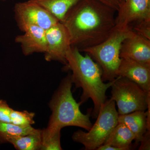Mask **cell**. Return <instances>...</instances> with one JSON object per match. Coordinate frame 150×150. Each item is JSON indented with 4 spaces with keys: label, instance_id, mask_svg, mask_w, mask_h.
Wrapping results in <instances>:
<instances>
[{
    "label": "cell",
    "instance_id": "cell-11",
    "mask_svg": "<svg viewBox=\"0 0 150 150\" xmlns=\"http://www.w3.org/2000/svg\"><path fill=\"white\" fill-rule=\"evenodd\" d=\"M116 75L129 79L150 92V67L130 59H121Z\"/></svg>",
    "mask_w": 150,
    "mask_h": 150
},
{
    "label": "cell",
    "instance_id": "cell-14",
    "mask_svg": "<svg viewBox=\"0 0 150 150\" xmlns=\"http://www.w3.org/2000/svg\"><path fill=\"white\" fill-rule=\"evenodd\" d=\"M134 140L135 137L131 130L123 123H118L103 144L120 148L122 150H128L131 148Z\"/></svg>",
    "mask_w": 150,
    "mask_h": 150
},
{
    "label": "cell",
    "instance_id": "cell-17",
    "mask_svg": "<svg viewBox=\"0 0 150 150\" xmlns=\"http://www.w3.org/2000/svg\"><path fill=\"white\" fill-rule=\"evenodd\" d=\"M36 129L32 126L21 127L11 123L0 122V144L8 143L11 139L30 134Z\"/></svg>",
    "mask_w": 150,
    "mask_h": 150
},
{
    "label": "cell",
    "instance_id": "cell-18",
    "mask_svg": "<svg viewBox=\"0 0 150 150\" xmlns=\"http://www.w3.org/2000/svg\"><path fill=\"white\" fill-rule=\"evenodd\" d=\"M34 112L27 110L18 111L12 109L10 114L11 123L21 127L32 126L35 123Z\"/></svg>",
    "mask_w": 150,
    "mask_h": 150
},
{
    "label": "cell",
    "instance_id": "cell-10",
    "mask_svg": "<svg viewBox=\"0 0 150 150\" xmlns=\"http://www.w3.org/2000/svg\"><path fill=\"white\" fill-rule=\"evenodd\" d=\"M120 57L150 67V40L134 32L122 43Z\"/></svg>",
    "mask_w": 150,
    "mask_h": 150
},
{
    "label": "cell",
    "instance_id": "cell-4",
    "mask_svg": "<svg viewBox=\"0 0 150 150\" xmlns=\"http://www.w3.org/2000/svg\"><path fill=\"white\" fill-rule=\"evenodd\" d=\"M134 33L130 26H115L107 39L102 43L81 51L88 54L99 65L102 70L103 82L111 81L117 77L116 73L121 60V45L125 39Z\"/></svg>",
    "mask_w": 150,
    "mask_h": 150
},
{
    "label": "cell",
    "instance_id": "cell-2",
    "mask_svg": "<svg viewBox=\"0 0 150 150\" xmlns=\"http://www.w3.org/2000/svg\"><path fill=\"white\" fill-rule=\"evenodd\" d=\"M76 47L71 46L66 54L65 70L71 71V79L76 88H81V105L89 98L93 103L91 116L96 118L100 107L107 100L106 91L116 79L105 83L102 80V70L88 54L83 56Z\"/></svg>",
    "mask_w": 150,
    "mask_h": 150
},
{
    "label": "cell",
    "instance_id": "cell-12",
    "mask_svg": "<svg viewBox=\"0 0 150 150\" xmlns=\"http://www.w3.org/2000/svg\"><path fill=\"white\" fill-rule=\"evenodd\" d=\"M23 33L15 38V42L20 45L24 56L45 53L47 49L46 30L32 25Z\"/></svg>",
    "mask_w": 150,
    "mask_h": 150
},
{
    "label": "cell",
    "instance_id": "cell-13",
    "mask_svg": "<svg viewBox=\"0 0 150 150\" xmlns=\"http://www.w3.org/2000/svg\"><path fill=\"white\" fill-rule=\"evenodd\" d=\"M150 106L147 111H138L118 115V123L126 125L134 134L136 143H140L150 128Z\"/></svg>",
    "mask_w": 150,
    "mask_h": 150
},
{
    "label": "cell",
    "instance_id": "cell-9",
    "mask_svg": "<svg viewBox=\"0 0 150 150\" xmlns=\"http://www.w3.org/2000/svg\"><path fill=\"white\" fill-rule=\"evenodd\" d=\"M115 26L124 28L150 20V0H125L117 12Z\"/></svg>",
    "mask_w": 150,
    "mask_h": 150
},
{
    "label": "cell",
    "instance_id": "cell-22",
    "mask_svg": "<svg viewBox=\"0 0 150 150\" xmlns=\"http://www.w3.org/2000/svg\"><path fill=\"white\" fill-rule=\"evenodd\" d=\"M114 10L116 12L125 1V0H97Z\"/></svg>",
    "mask_w": 150,
    "mask_h": 150
},
{
    "label": "cell",
    "instance_id": "cell-20",
    "mask_svg": "<svg viewBox=\"0 0 150 150\" xmlns=\"http://www.w3.org/2000/svg\"><path fill=\"white\" fill-rule=\"evenodd\" d=\"M132 24L133 27L131 28L134 32L150 40V20L137 22Z\"/></svg>",
    "mask_w": 150,
    "mask_h": 150
},
{
    "label": "cell",
    "instance_id": "cell-24",
    "mask_svg": "<svg viewBox=\"0 0 150 150\" xmlns=\"http://www.w3.org/2000/svg\"><path fill=\"white\" fill-rule=\"evenodd\" d=\"M96 150H122L121 149L113 146H110L106 144H103L98 148Z\"/></svg>",
    "mask_w": 150,
    "mask_h": 150
},
{
    "label": "cell",
    "instance_id": "cell-7",
    "mask_svg": "<svg viewBox=\"0 0 150 150\" xmlns=\"http://www.w3.org/2000/svg\"><path fill=\"white\" fill-rule=\"evenodd\" d=\"M13 11L17 25L23 32L32 25L46 30L59 22L45 8L30 0L16 3Z\"/></svg>",
    "mask_w": 150,
    "mask_h": 150
},
{
    "label": "cell",
    "instance_id": "cell-23",
    "mask_svg": "<svg viewBox=\"0 0 150 150\" xmlns=\"http://www.w3.org/2000/svg\"><path fill=\"white\" fill-rule=\"evenodd\" d=\"M150 130H148L144 136V138L141 143L139 150H150Z\"/></svg>",
    "mask_w": 150,
    "mask_h": 150
},
{
    "label": "cell",
    "instance_id": "cell-3",
    "mask_svg": "<svg viewBox=\"0 0 150 150\" xmlns=\"http://www.w3.org/2000/svg\"><path fill=\"white\" fill-rule=\"evenodd\" d=\"M73 83L71 74L62 79L49 103L51 113L48 126L42 130V142L53 136L63 128L76 126L88 131L93 124L90 118L91 112L86 114L81 112L79 102L73 97L71 89Z\"/></svg>",
    "mask_w": 150,
    "mask_h": 150
},
{
    "label": "cell",
    "instance_id": "cell-6",
    "mask_svg": "<svg viewBox=\"0 0 150 150\" xmlns=\"http://www.w3.org/2000/svg\"><path fill=\"white\" fill-rule=\"evenodd\" d=\"M111 87L110 99L117 104L118 115L146 111L150 106V92L127 78L117 77Z\"/></svg>",
    "mask_w": 150,
    "mask_h": 150
},
{
    "label": "cell",
    "instance_id": "cell-19",
    "mask_svg": "<svg viewBox=\"0 0 150 150\" xmlns=\"http://www.w3.org/2000/svg\"><path fill=\"white\" fill-rule=\"evenodd\" d=\"M61 131L56 132L53 136L42 142L41 150H62L61 144Z\"/></svg>",
    "mask_w": 150,
    "mask_h": 150
},
{
    "label": "cell",
    "instance_id": "cell-15",
    "mask_svg": "<svg viewBox=\"0 0 150 150\" xmlns=\"http://www.w3.org/2000/svg\"><path fill=\"white\" fill-rule=\"evenodd\" d=\"M45 8L60 22L69 10L80 0H30Z\"/></svg>",
    "mask_w": 150,
    "mask_h": 150
},
{
    "label": "cell",
    "instance_id": "cell-1",
    "mask_svg": "<svg viewBox=\"0 0 150 150\" xmlns=\"http://www.w3.org/2000/svg\"><path fill=\"white\" fill-rule=\"evenodd\" d=\"M115 12L97 0H80L62 22L69 33L71 46L81 52L104 41L115 28Z\"/></svg>",
    "mask_w": 150,
    "mask_h": 150
},
{
    "label": "cell",
    "instance_id": "cell-21",
    "mask_svg": "<svg viewBox=\"0 0 150 150\" xmlns=\"http://www.w3.org/2000/svg\"><path fill=\"white\" fill-rule=\"evenodd\" d=\"M12 108L6 101L0 100V122L11 123L10 114Z\"/></svg>",
    "mask_w": 150,
    "mask_h": 150
},
{
    "label": "cell",
    "instance_id": "cell-25",
    "mask_svg": "<svg viewBox=\"0 0 150 150\" xmlns=\"http://www.w3.org/2000/svg\"><path fill=\"white\" fill-rule=\"evenodd\" d=\"M6 0H0V1H6Z\"/></svg>",
    "mask_w": 150,
    "mask_h": 150
},
{
    "label": "cell",
    "instance_id": "cell-5",
    "mask_svg": "<svg viewBox=\"0 0 150 150\" xmlns=\"http://www.w3.org/2000/svg\"><path fill=\"white\" fill-rule=\"evenodd\" d=\"M118 114L115 102L106 100L100 107L96 121L87 132L79 130L72 136L74 142L83 145L86 150H96L104 144L112 129L118 124Z\"/></svg>",
    "mask_w": 150,
    "mask_h": 150
},
{
    "label": "cell",
    "instance_id": "cell-16",
    "mask_svg": "<svg viewBox=\"0 0 150 150\" xmlns=\"http://www.w3.org/2000/svg\"><path fill=\"white\" fill-rule=\"evenodd\" d=\"M42 142V130L37 129L30 134L11 139L8 143L17 150H38L41 149Z\"/></svg>",
    "mask_w": 150,
    "mask_h": 150
},
{
    "label": "cell",
    "instance_id": "cell-8",
    "mask_svg": "<svg viewBox=\"0 0 150 150\" xmlns=\"http://www.w3.org/2000/svg\"><path fill=\"white\" fill-rule=\"evenodd\" d=\"M47 49L44 59L47 62L56 61L66 66V54L71 47L70 36L67 28L59 22L46 30Z\"/></svg>",
    "mask_w": 150,
    "mask_h": 150
}]
</instances>
